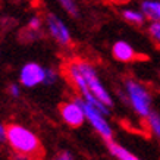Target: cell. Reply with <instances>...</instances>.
Returning a JSON list of instances; mask_svg holds the SVG:
<instances>
[{"label":"cell","instance_id":"obj_1","mask_svg":"<svg viewBox=\"0 0 160 160\" xmlns=\"http://www.w3.org/2000/svg\"><path fill=\"white\" fill-rule=\"evenodd\" d=\"M6 141L16 151V154L32 156L40 151V140L34 132L19 123L6 126Z\"/></svg>","mask_w":160,"mask_h":160},{"label":"cell","instance_id":"obj_2","mask_svg":"<svg viewBox=\"0 0 160 160\" xmlns=\"http://www.w3.org/2000/svg\"><path fill=\"white\" fill-rule=\"evenodd\" d=\"M125 92L128 96L129 106L132 107V110L138 116L147 118L153 112V109H151L153 98H151V94L148 92L144 84L138 82L132 78H128V79H125Z\"/></svg>","mask_w":160,"mask_h":160},{"label":"cell","instance_id":"obj_3","mask_svg":"<svg viewBox=\"0 0 160 160\" xmlns=\"http://www.w3.org/2000/svg\"><path fill=\"white\" fill-rule=\"evenodd\" d=\"M77 66H78V69H79L81 75L84 77V79H85V82H87V85H88V88H90V91H91L92 96L97 98L98 102H102L106 107L112 109V107L115 106V102H113V98H112L110 92L106 90L104 84L100 81L96 68H94L90 62H87V60H77Z\"/></svg>","mask_w":160,"mask_h":160},{"label":"cell","instance_id":"obj_4","mask_svg":"<svg viewBox=\"0 0 160 160\" xmlns=\"http://www.w3.org/2000/svg\"><path fill=\"white\" fill-rule=\"evenodd\" d=\"M66 75H68V78L71 79V82L73 84V87L77 88V91L79 92V97L82 98L84 102L88 103V104H91L94 109H97V110L100 112L102 115H104L106 118L110 115V109L104 106L102 102H98L97 98L91 94L87 82H85V79H84V77L81 75V72H79V69H78V66H77V60H73V62H71L68 65Z\"/></svg>","mask_w":160,"mask_h":160},{"label":"cell","instance_id":"obj_5","mask_svg":"<svg viewBox=\"0 0 160 160\" xmlns=\"http://www.w3.org/2000/svg\"><path fill=\"white\" fill-rule=\"evenodd\" d=\"M78 100H79V104H81L84 109L85 121L94 128V131L97 132L98 135L102 137L106 142L113 141V128H112V125L109 123L107 118L104 116V115H102L97 109H94L91 104L85 103L79 96H78Z\"/></svg>","mask_w":160,"mask_h":160},{"label":"cell","instance_id":"obj_6","mask_svg":"<svg viewBox=\"0 0 160 160\" xmlns=\"http://www.w3.org/2000/svg\"><path fill=\"white\" fill-rule=\"evenodd\" d=\"M59 113H60L62 121L71 128H79L85 122V113H84L82 106L79 104L78 97H73L72 100L60 104Z\"/></svg>","mask_w":160,"mask_h":160},{"label":"cell","instance_id":"obj_7","mask_svg":"<svg viewBox=\"0 0 160 160\" xmlns=\"http://www.w3.org/2000/svg\"><path fill=\"white\" fill-rule=\"evenodd\" d=\"M46 68L37 62H27L19 69V84L25 88H34L44 84Z\"/></svg>","mask_w":160,"mask_h":160},{"label":"cell","instance_id":"obj_8","mask_svg":"<svg viewBox=\"0 0 160 160\" xmlns=\"http://www.w3.org/2000/svg\"><path fill=\"white\" fill-rule=\"evenodd\" d=\"M46 27L49 34L53 37V40L56 43H59L60 46H69L72 41V34L69 31L68 25L65 24L56 13H47L46 15Z\"/></svg>","mask_w":160,"mask_h":160},{"label":"cell","instance_id":"obj_9","mask_svg":"<svg viewBox=\"0 0 160 160\" xmlns=\"http://www.w3.org/2000/svg\"><path fill=\"white\" fill-rule=\"evenodd\" d=\"M112 56L116 59L118 62L122 63H129L138 59V53L131 44L125 41V40H118L116 43L112 46Z\"/></svg>","mask_w":160,"mask_h":160},{"label":"cell","instance_id":"obj_10","mask_svg":"<svg viewBox=\"0 0 160 160\" xmlns=\"http://www.w3.org/2000/svg\"><path fill=\"white\" fill-rule=\"evenodd\" d=\"M140 10L150 22H160V2L159 0H142Z\"/></svg>","mask_w":160,"mask_h":160},{"label":"cell","instance_id":"obj_11","mask_svg":"<svg viewBox=\"0 0 160 160\" xmlns=\"http://www.w3.org/2000/svg\"><path fill=\"white\" fill-rule=\"evenodd\" d=\"M122 18L129 22L132 25H142L146 22V16L142 15V12L138 9H132V8H125V9L121 10Z\"/></svg>","mask_w":160,"mask_h":160},{"label":"cell","instance_id":"obj_12","mask_svg":"<svg viewBox=\"0 0 160 160\" xmlns=\"http://www.w3.org/2000/svg\"><path fill=\"white\" fill-rule=\"evenodd\" d=\"M107 148L110 151V154L118 160H129L132 156H134L129 150H126L123 146L118 144L115 141H109V142H107Z\"/></svg>","mask_w":160,"mask_h":160},{"label":"cell","instance_id":"obj_13","mask_svg":"<svg viewBox=\"0 0 160 160\" xmlns=\"http://www.w3.org/2000/svg\"><path fill=\"white\" fill-rule=\"evenodd\" d=\"M147 125H148V129L151 131V134L157 138H160V115L157 112H151L150 115L146 118Z\"/></svg>","mask_w":160,"mask_h":160},{"label":"cell","instance_id":"obj_14","mask_svg":"<svg viewBox=\"0 0 160 160\" xmlns=\"http://www.w3.org/2000/svg\"><path fill=\"white\" fill-rule=\"evenodd\" d=\"M62 9L72 18H79V8L73 0H60Z\"/></svg>","mask_w":160,"mask_h":160},{"label":"cell","instance_id":"obj_15","mask_svg":"<svg viewBox=\"0 0 160 160\" xmlns=\"http://www.w3.org/2000/svg\"><path fill=\"white\" fill-rule=\"evenodd\" d=\"M43 28V19L40 18L38 15H34V16H31L28 21V25H27V29L29 31H34V32H40Z\"/></svg>","mask_w":160,"mask_h":160},{"label":"cell","instance_id":"obj_16","mask_svg":"<svg viewBox=\"0 0 160 160\" xmlns=\"http://www.w3.org/2000/svg\"><path fill=\"white\" fill-rule=\"evenodd\" d=\"M58 72H56V69L52 68V66H46V79H44V84L46 85H53L56 81H58Z\"/></svg>","mask_w":160,"mask_h":160},{"label":"cell","instance_id":"obj_17","mask_svg":"<svg viewBox=\"0 0 160 160\" xmlns=\"http://www.w3.org/2000/svg\"><path fill=\"white\" fill-rule=\"evenodd\" d=\"M148 34L157 44H160V22H150L148 24Z\"/></svg>","mask_w":160,"mask_h":160},{"label":"cell","instance_id":"obj_18","mask_svg":"<svg viewBox=\"0 0 160 160\" xmlns=\"http://www.w3.org/2000/svg\"><path fill=\"white\" fill-rule=\"evenodd\" d=\"M8 91H9V94L13 98H18L21 96V87L18 84H10L9 88H8Z\"/></svg>","mask_w":160,"mask_h":160},{"label":"cell","instance_id":"obj_19","mask_svg":"<svg viewBox=\"0 0 160 160\" xmlns=\"http://www.w3.org/2000/svg\"><path fill=\"white\" fill-rule=\"evenodd\" d=\"M53 160H73V156H72L71 151L65 150V151H60V153H59Z\"/></svg>","mask_w":160,"mask_h":160},{"label":"cell","instance_id":"obj_20","mask_svg":"<svg viewBox=\"0 0 160 160\" xmlns=\"http://www.w3.org/2000/svg\"><path fill=\"white\" fill-rule=\"evenodd\" d=\"M6 141V126L0 122V142Z\"/></svg>","mask_w":160,"mask_h":160},{"label":"cell","instance_id":"obj_21","mask_svg":"<svg viewBox=\"0 0 160 160\" xmlns=\"http://www.w3.org/2000/svg\"><path fill=\"white\" fill-rule=\"evenodd\" d=\"M118 96H119V98H121L125 104H129V103H128V96H126L125 90H123V91H122V90H119V91H118Z\"/></svg>","mask_w":160,"mask_h":160},{"label":"cell","instance_id":"obj_22","mask_svg":"<svg viewBox=\"0 0 160 160\" xmlns=\"http://www.w3.org/2000/svg\"><path fill=\"white\" fill-rule=\"evenodd\" d=\"M15 160H29L28 156H24V154H16Z\"/></svg>","mask_w":160,"mask_h":160},{"label":"cell","instance_id":"obj_23","mask_svg":"<svg viewBox=\"0 0 160 160\" xmlns=\"http://www.w3.org/2000/svg\"><path fill=\"white\" fill-rule=\"evenodd\" d=\"M129 160H140V159H138V157H135V156H132V157H131Z\"/></svg>","mask_w":160,"mask_h":160}]
</instances>
